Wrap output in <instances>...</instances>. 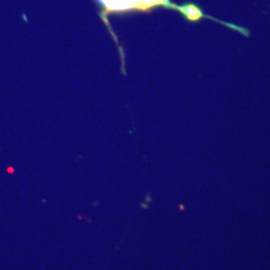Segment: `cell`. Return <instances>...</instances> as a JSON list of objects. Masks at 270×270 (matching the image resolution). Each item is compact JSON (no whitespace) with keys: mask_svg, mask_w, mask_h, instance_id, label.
I'll return each mask as SVG.
<instances>
[{"mask_svg":"<svg viewBox=\"0 0 270 270\" xmlns=\"http://www.w3.org/2000/svg\"><path fill=\"white\" fill-rule=\"evenodd\" d=\"M97 4L100 7L99 16L105 25L108 27V30L111 36L114 38L116 43H118L114 32L111 29V25L108 21V17L112 14H124L130 12H149L155 8L163 7L167 9H175L181 13V15L190 22H196L202 18L217 21L220 24H223L233 30L241 32L244 34L246 30L239 26H236L232 23H227L224 21H219L211 16H208L203 13V11L193 3H186L184 5H177L171 0H95Z\"/></svg>","mask_w":270,"mask_h":270,"instance_id":"obj_1","label":"cell"}]
</instances>
